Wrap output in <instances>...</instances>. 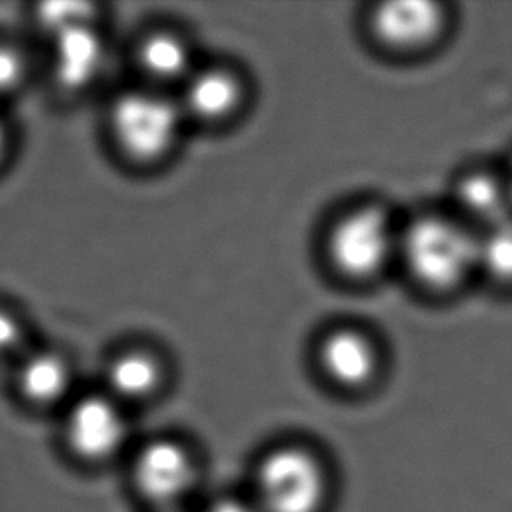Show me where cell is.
Listing matches in <instances>:
<instances>
[{
	"mask_svg": "<svg viewBox=\"0 0 512 512\" xmlns=\"http://www.w3.org/2000/svg\"><path fill=\"white\" fill-rule=\"evenodd\" d=\"M443 27V7L430 0H390L369 14V32L376 42L401 53L429 46Z\"/></svg>",
	"mask_w": 512,
	"mask_h": 512,
	"instance_id": "10",
	"label": "cell"
},
{
	"mask_svg": "<svg viewBox=\"0 0 512 512\" xmlns=\"http://www.w3.org/2000/svg\"><path fill=\"white\" fill-rule=\"evenodd\" d=\"M107 121L119 153L137 165H154L173 153L187 118L177 95L146 84L119 93Z\"/></svg>",
	"mask_w": 512,
	"mask_h": 512,
	"instance_id": "3",
	"label": "cell"
},
{
	"mask_svg": "<svg viewBox=\"0 0 512 512\" xmlns=\"http://www.w3.org/2000/svg\"><path fill=\"white\" fill-rule=\"evenodd\" d=\"M135 60L146 76L147 84L165 91L168 86L179 90L200 65L194 60L191 42L172 28H156L147 32L137 44Z\"/></svg>",
	"mask_w": 512,
	"mask_h": 512,
	"instance_id": "13",
	"label": "cell"
},
{
	"mask_svg": "<svg viewBox=\"0 0 512 512\" xmlns=\"http://www.w3.org/2000/svg\"><path fill=\"white\" fill-rule=\"evenodd\" d=\"M14 146H16V135H14L13 123L9 119L7 109L0 107V173L4 172L13 160Z\"/></svg>",
	"mask_w": 512,
	"mask_h": 512,
	"instance_id": "20",
	"label": "cell"
},
{
	"mask_svg": "<svg viewBox=\"0 0 512 512\" xmlns=\"http://www.w3.org/2000/svg\"><path fill=\"white\" fill-rule=\"evenodd\" d=\"M457 200L460 208L474 221L486 228L504 221L512 205L507 182L493 177L490 173L474 172L465 175L458 182Z\"/></svg>",
	"mask_w": 512,
	"mask_h": 512,
	"instance_id": "14",
	"label": "cell"
},
{
	"mask_svg": "<svg viewBox=\"0 0 512 512\" xmlns=\"http://www.w3.org/2000/svg\"><path fill=\"white\" fill-rule=\"evenodd\" d=\"M46 41L44 67L55 90L77 95L90 90L104 74L109 49L98 23L67 28Z\"/></svg>",
	"mask_w": 512,
	"mask_h": 512,
	"instance_id": "7",
	"label": "cell"
},
{
	"mask_svg": "<svg viewBox=\"0 0 512 512\" xmlns=\"http://www.w3.org/2000/svg\"><path fill=\"white\" fill-rule=\"evenodd\" d=\"M16 387L35 406L65 401L74 387L69 355L51 346H32L16 360Z\"/></svg>",
	"mask_w": 512,
	"mask_h": 512,
	"instance_id": "12",
	"label": "cell"
},
{
	"mask_svg": "<svg viewBox=\"0 0 512 512\" xmlns=\"http://www.w3.org/2000/svg\"><path fill=\"white\" fill-rule=\"evenodd\" d=\"M479 268L497 280H512V217L479 236Z\"/></svg>",
	"mask_w": 512,
	"mask_h": 512,
	"instance_id": "16",
	"label": "cell"
},
{
	"mask_svg": "<svg viewBox=\"0 0 512 512\" xmlns=\"http://www.w3.org/2000/svg\"><path fill=\"white\" fill-rule=\"evenodd\" d=\"M35 27L46 39L67 28L98 23L97 6L84 2H49L35 6L32 13Z\"/></svg>",
	"mask_w": 512,
	"mask_h": 512,
	"instance_id": "17",
	"label": "cell"
},
{
	"mask_svg": "<svg viewBox=\"0 0 512 512\" xmlns=\"http://www.w3.org/2000/svg\"><path fill=\"white\" fill-rule=\"evenodd\" d=\"M331 493L329 465L310 444H273L254 465L250 497L261 512H324Z\"/></svg>",
	"mask_w": 512,
	"mask_h": 512,
	"instance_id": "1",
	"label": "cell"
},
{
	"mask_svg": "<svg viewBox=\"0 0 512 512\" xmlns=\"http://www.w3.org/2000/svg\"><path fill=\"white\" fill-rule=\"evenodd\" d=\"M30 336L27 313L11 301L0 299V359H20L34 346Z\"/></svg>",
	"mask_w": 512,
	"mask_h": 512,
	"instance_id": "18",
	"label": "cell"
},
{
	"mask_svg": "<svg viewBox=\"0 0 512 512\" xmlns=\"http://www.w3.org/2000/svg\"><path fill=\"white\" fill-rule=\"evenodd\" d=\"M180 107L187 121L201 125H221L242 109L247 84L231 67L221 63H200L179 88Z\"/></svg>",
	"mask_w": 512,
	"mask_h": 512,
	"instance_id": "9",
	"label": "cell"
},
{
	"mask_svg": "<svg viewBox=\"0 0 512 512\" xmlns=\"http://www.w3.org/2000/svg\"><path fill=\"white\" fill-rule=\"evenodd\" d=\"M130 439L128 408L105 390L77 395L65 416V441L88 464H105L125 451Z\"/></svg>",
	"mask_w": 512,
	"mask_h": 512,
	"instance_id": "6",
	"label": "cell"
},
{
	"mask_svg": "<svg viewBox=\"0 0 512 512\" xmlns=\"http://www.w3.org/2000/svg\"><path fill=\"white\" fill-rule=\"evenodd\" d=\"M507 187H509V194H511V200H512V170H511V177H509V180H507Z\"/></svg>",
	"mask_w": 512,
	"mask_h": 512,
	"instance_id": "22",
	"label": "cell"
},
{
	"mask_svg": "<svg viewBox=\"0 0 512 512\" xmlns=\"http://www.w3.org/2000/svg\"><path fill=\"white\" fill-rule=\"evenodd\" d=\"M198 512H261V509L250 495L240 497L235 493H228V495H217Z\"/></svg>",
	"mask_w": 512,
	"mask_h": 512,
	"instance_id": "19",
	"label": "cell"
},
{
	"mask_svg": "<svg viewBox=\"0 0 512 512\" xmlns=\"http://www.w3.org/2000/svg\"><path fill=\"white\" fill-rule=\"evenodd\" d=\"M315 360L327 383L348 394L364 392L380 374V348L357 326L329 329L319 340Z\"/></svg>",
	"mask_w": 512,
	"mask_h": 512,
	"instance_id": "8",
	"label": "cell"
},
{
	"mask_svg": "<svg viewBox=\"0 0 512 512\" xmlns=\"http://www.w3.org/2000/svg\"><path fill=\"white\" fill-rule=\"evenodd\" d=\"M165 383L167 364L149 346H126L114 353L105 366L104 390L126 408L151 401Z\"/></svg>",
	"mask_w": 512,
	"mask_h": 512,
	"instance_id": "11",
	"label": "cell"
},
{
	"mask_svg": "<svg viewBox=\"0 0 512 512\" xmlns=\"http://www.w3.org/2000/svg\"><path fill=\"white\" fill-rule=\"evenodd\" d=\"M37 72V60L25 42L0 35V107L20 98Z\"/></svg>",
	"mask_w": 512,
	"mask_h": 512,
	"instance_id": "15",
	"label": "cell"
},
{
	"mask_svg": "<svg viewBox=\"0 0 512 512\" xmlns=\"http://www.w3.org/2000/svg\"><path fill=\"white\" fill-rule=\"evenodd\" d=\"M401 229L378 203H359L338 215L326 235V257L341 278L366 284L380 277L399 250Z\"/></svg>",
	"mask_w": 512,
	"mask_h": 512,
	"instance_id": "4",
	"label": "cell"
},
{
	"mask_svg": "<svg viewBox=\"0 0 512 512\" xmlns=\"http://www.w3.org/2000/svg\"><path fill=\"white\" fill-rule=\"evenodd\" d=\"M200 478L196 451L179 437H153L133 455V488L153 511L187 506Z\"/></svg>",
	"mask_w": 512,
	"mask_h": 512,
	"instance_id": "5",
	"label": "cell"
},
{
	"mask_svg": "<svg viewBox=\"0 0 512 512\" xmlns=\"http://www.w3.org/2000/svg\"><path fill=\"white\" fill-rule=\"evenodd\" d=\"M153 512H198L193 511V509H189L187 506H173V507H165V509H156Z\"/></svg>",
	"mask_w": 512,
	"mask_h": 512,
	"instance_id": "21",
	"label": "cell"
},
{
	"mask_svg": "<svg viewBox=\"0 0 512 512\" xmlns=\"http://www.w3.org/2000/svg\"><path fill=\"white\" fill-rule=\"evenodd\" d=\"M397 259L413 280L446 291L479 268V236L444 215H420L401 229Z\"/></svg>",
	"mask_w": 512,
	"mask_h": 512,
	"instance_id": "2",
	"label": "cell"
}]
</instances>
